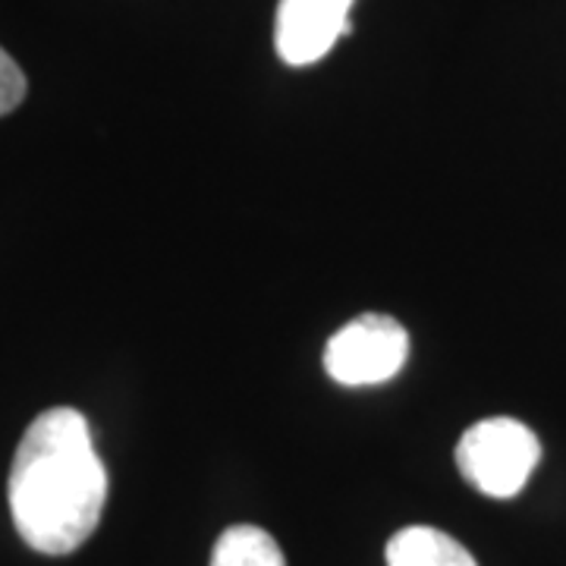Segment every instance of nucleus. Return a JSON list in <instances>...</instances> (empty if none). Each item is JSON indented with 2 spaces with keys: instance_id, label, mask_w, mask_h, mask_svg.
<instances>
[{
  "instance_id": "nucleus-1",
  "label": "nucleus",
  "mask_w": 566,
  "mask_h": 566,
  "mask_svg": "<svg viewBox=\"0 0 566 566\" xmlns=\"http://www.w3.org/2000/svg\"><path fill=\"white\" fill-rule=\"evenodd\" d=\"M7 497L20 538L39 554L63 557L92 538L107 504V472L80 409H48L25 428Z\"/></svg>"
},
{
  "instance_id": "nucleus-2",
  "label": "nucleus",
  "mask_w": 566,
  "mask_h": 566,
  "mask_svg": "<svg viewBox=\"0 0 566 566\" xmlns=\"http://www.w3.org/2000/svg\"><path fill=\"white\" fill-rule=\"evenodd\" d=\"M538 460L542 444L535 431L506 416L475 422L457 444V465L465 482L497 501L516 497Z\"/></svg>"
},
{
  "instance_id": "nucleus-3",
  "label": "nucleus",
  "mask_w": 566,
  "mask_h": 566,
  "mask_svg": "<svg viewBox=\"0 0 566 566\" xmlns=\"http://www.w3.org/2000/svg\"><path fill=\"white\" fill-rule=\"evenodd\" d=\"M409 359V334L397 318L368 312L346 322L324 346V368L344 387L385 385Z\"/></svg>"
},
{
  "instance_id": "nucleus-4",
  "label": "nucleus",
  "mask_w": 566,
  "mask_h": 566,
  "mask_svg": "<svg viewBox=\"0 0 566 566\" xmlns=\"http://www.w3.org/2000/svg\"><path fill=\"white\" fill-rule=\"evenodd\" d=\"M353 0H281L274 44L283 63L312 66L334 51V44L353 32Z\"/></svg>"
},
{
  "instance_id": "nucleus-5",
  "label": "nucleus",
  "mask_w": 566,
  "mask_h": 566,
  "mask_svg": "<svg viewBox=\"0 0 566 566\" xmlns=\"http://www.w3.org/2000/svg\"><path fill=\"white\" fill-rule=\"evenodd\" d=\"M387 566H479L457 538L431 526L400 528L387 542Z\"/></svg>"
},
{
  "instance_id": "nucleus-6",
  "label": "nucleus",
  "mask_w": 566,
  "mask_h": 566,
  "mask_svg": "<svg viewBox=\"0 0 566 566\" xmlns=\"http://www.w3.org/2000/svg\"><path fill=\"white\" fill-rule=\"evenodd\" d=\"M211 566H286V560L264 528L230 526L211 551Z\"/></svg>"
},
{
  "instance_id": "nucleus-7",
  "label": "nucleus",
  "mask_w": 566,
  "mask_h": 566,
  "mask_svg": "<svg viewBox=\"0 0 566 566\" xmlns=\"http://www.w3.org/2000/svg\"><path fill=\"white\" fill-rule=\"evenodd\" d=\"M25 92H29V82H25L20 63L0 48V117L17 111L25 98Z\"/></svg>"
}]
</instances>
